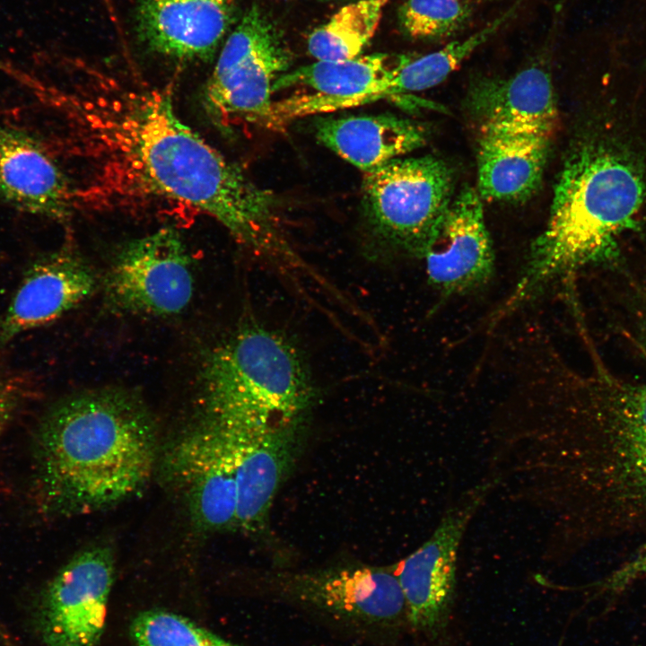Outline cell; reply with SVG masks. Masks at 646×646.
Segmentation results:
<instances>
[{"label":"cell","mask_w":646,"mask_h":646,"mask_svg":"<svg viewBox=\"0 0 646 646\" xmlns=\"http://www.w3.org/2000/svg\"><path fill=\"white\" fill-rule=\"evenodd\" d=\"M62 100L86 166L75 205L205 215L266 264L289 252L274 195L181 119L170 89L93 72Z\"/></svg>","instance_id":"1"},{"label":"cell","mask_w":646,"mask_h":646,"mask_svg":"<svg viewBox=\"0 0 646 646\" xmlns=\"http://www.w3.org/2000/svg\"><path fill=\"white\" fill-rule=\"evenodd\" d=\"M33 492L39 512L69 517L135 495L149 480L156 428L136 395L105 388L57 402L33 441Z\"/></svg>","instance_id":"2"},{"label":"cell","mask_w":646,"mask_h":646,"mask_svg":"<svg viewBox=\"0 0 646 646\" xmlns=\"http://www.w3.org/2000/svg\"><path fill=\"white\" fill-rule=\"evenodd\" d=\"M643 198V180L628 161L594 147L573 153L555 185L546 226L503 310L572 270L608 258Z\"/></svg>","instance_id":"3"},{"label":"cell","mask_w":646,"mask_h":646,"mask_svg":"<svg viewBox=\"0 0 646 646\" xmlns=\"http://www.w3.org/2000/svg\"><path fill=\"white\" fill-rule=\"evenodd\" d=\"M206 421L240 430L308 420L317 390L299 349L251 323L213 348L201 374Z\"/></svg>","instance_id":"4"},{"label":"cell","mask_w":646,"mask_h":646,"mask_svg":"<svg viewBox=\"0 0 646 646\" xmlns=\"http://www.w3.org/2000/svg\"><path fill=\"white\" fill-rule=\"evenodd\" d=\"M572 414L530 423L516 461L528 476H546L646 436V382L603 374Z\"/></svg>","instance_id":"5"},{"label":"cell","mask_w":646,"mask_h":646,"mask_svg":"<svg viewBox=\"0 0 646 646\" xmlns=\"http://www.w3.org/2000/svg\"><path fill=\"white\" fill-rule=\"evenodd\" d=\"M538 504L552 535L572 547L605 519H646V436L588 458L555 476Z\"/></svg>","instance_id":"6"},{"label":"cell","mask_w":646,"mask_h":646,"mask_svg":"<svg viewBox=\"0 0 646 646\" xmlns=\"http://www.w3.org/2000/svg\"><path fill=\"white\" fill-rule=\"evenodd\" d=\"M452 188L450 168L432 155L399 157L364 173L362 211L371 257L422 258Z\"/></svg>","instance_id":"7"},{"label":"cell","mask_w":646,"mask_h":646,"mask_svg":"<svg viewBox=\"0 0 646 646\" xmlns=\"http://www.w3.org/2000/svg\"><path fill=\"white\" fill-rule=\"evenodd\" d=\"M292 55L279 31L258 8H250L224 42L202 90V105L221 129L249 123L273 130L275 81Z\"/></svg>","instance_id":"8"},{"label":"cell","mask_w":646,"mask_h":646,"mask_svg":"<svg viewBox=\"0 0 646 646\" xmlns=\"http://www.w3.org/2000/svg\"><path fill=\"white\" fill-rule=\"evenodd\" d=\"M499 479L488 473L444 511L432 535L394 566L402 589L409 626L436 639L444 633L457 584L461 542L472 519L497 490Z\"/></svg>","instance_id":"9"},{"label":"cell","mask_w":646,"mask_h":646,"mask_svg":"<svg viewBox=\"0 0 646 646\" xmlns=\"http://www.w3.org/2000/svg\"><path fill=\"white\" fill-rule=\"evenodd\" d=\"M272 581L279 596L345 624L387 631L408 624L394 567L284 572L277 573Z\"/></svg>","instance_id":"10"},{"label":"cell","mask_w":646,"mask_h":646,"mask_svg":"<svg viewBox=\"0 0 646 646\" xmlns=\"http://www.w3.org/2000/svg\"><path fill=\"white\" fill-rule=\"evenodd\" d=\"M193 290L189 254L170 225L125 244L106 279L108 297L117 307L155 316L181 312Z\"/></svg>","instance_id":"11"},{"label":"cell","mask_w":646,"mask_h":646,"mask_svg":"<svg viewBox=\"0 0 646 646\" xmlns=\"http://www.w3.org/2000/svg\"><path fill=\"white\" fill-rule=\"evenodd\" d=\"M115 561L107 546L74 554L43 589L38 627L47 646H97L104 632Z\"/></svg>","instance_id":"12"},{"label":"cell","mask_w":646,"mask_h":646,"mask_svg":"<svg viewBox=\"0 0 646 646\" xmlns=\"http://www.w3.org/2000/svg\"><path fill=\"white\" fill-rule=\"evenodd\" d=\"M165 463L199 528L236 530L237 459L229 430L205 420L172 445Z\"/></svg>","instance_id":"13"},{"label":"cell","mask_w":646,"mask_h":646,"mask_svg":"<svg viewBox=\"0 0 646 646\" xmlns=\"http://www.w3.org/2000/svg\"><path fill=\"white\" fill-rule=\"evenodd\" d=\"M412 55L385 53L301 66L278 77L272 92L302 86L314 92L292 95L273 102L274 130H284L297 118L332 112L381 100L382 92Z\"/></svg>","instance_id":"14"},{"label":"cell","mask_w":646,"mask_h":646,"mask_svg":"<svg viewBox=\"0 0 646 646\" xmlns=\"http://www.w3.org/2000/svg\"><path fill=\"white\" fill-rule=\"evenodd\" d=\"M307 420L277 423L259 430H229L237 459L236 530L267 531L275 498L301 449ZM218 425V424H217Z\"/></svg>","instance_id":"15"},{"label":"cell","mask_w":646,"mask_h":646,"mask_svg":"<svg viewBox=\"0 0 646 646\" xmlns=\"http://www.w3.org/2000/svg\"><path fill=\"white\" fill-rule=\"evenodd\" d=\"M482 198L466 186L451 200L422 255L429 283L454 295L486 284L494 270V254Z\"/></svg>","instance_id":"16"},{"label":"cell","mask_w":646,"mask_h":646,"mask_svg":"<svg viewBox=\"0 0 646 646\" xmlns=\"http://www.w3.org/2000/svg\"><path fill=\"white\" fill-rule=\"evenodd\" d=\"M94 286L91 267L71 248L38 258L0 318V345L57 319L85 300Z\"/></svg>","instance_id":"17"},{"label":"cell","mask_w":646,"mask_h":646,"mask_svg":"<svg viewBox=\"0 0 646 646\" xmlns=\"http://www.w3.org/2000/svg\"><path fill=\"white\" fill-rule=\"evenodd\" d=\"M0 196L31 214L64 221L75 206L71 180L31 133L0 124Z\"/></svg>","instance_id":"18"},{"label":"cell","mask_w":646,"mask_h":646,"mask_svg":"<svg viewBox=\"0 0 646 646\" xmlns=\"http://www.w3.org/2000/svg\"><path fill=\"white\" fill-rule=\"evenodd\" d=\"M234 1L139 0V37L151 50L172 60L207 61L227 33Z\"/></svg>","instance_id":"19"},{"label":"cell","mask_w":646,"mask_h":646,"mask_svg":"<svg viewBox=\"0 0 646 646\" xmlns=\"http://www.w3.org/2000/svg\"><path fill=\"white\" fill-rule=\"evenodd\" d=\"M550 135L493 127H481L477 152V192L482 199L516 202L540 185Z\"/></svg>","instance_id":"20"},{"label":"cell","mask_w":646,"mask_h":646,"mask_svg":"<svg viewBox=\"0 0 646 646\" xmlns=\"http://www.w3.org/2000/svg\"><path fill=\"white\" fill-rule=\"evenodd\" d=\"M472 113L483 127L552 135L557 118L549 74L529 66L502 79H484L472 89Z\"/></svg>","instance_id":"21"},{"label":"cell","mask_w":646,"mask_h":646,"mask_svg":"<svg viewBox=\"0 0 646 646\" xmlns=\"http://www.w3.org/2000/svg\"><path fill=\"white\" fill-rule=\"evenodd\" d=\"M316 138L363 173L421 147L423 129L416 123L391 114L319 118Z\"/></svg>","instance_id":"22"},{"label":"cell","mask_w":646,"mask_h":646,"mask_svg":"<svg viewBox=\"0 0 646 646\" xmlns=\"http://www.w3.org/2000/svg\"><path fill=\"white\" fill-rule=\"evenodd\" d=\"M522 2L517 0L499 17L469 37L454 40L437 51L413 57L390 78L382 92L381 100L424 91L442 83L515 13Z\"/></svg>","instance_id":"23"},{"label":"cell","mask_w":646,"mask_h":646,"mask_svg":"<svg viewBox=\"0 0 646 646\" xmlns=\"http://www.w3.org/2000/svg\"><path fill=\"white\" fill-rule=\"evenodd\" d=\"M388 1L359 0L343 6L310 35V54L320 61L359 57L375 34Z\"/></svg>","instance_id":"24"},{"label":"cell","mask_w":646,"mask_h":646,"mask_svg":"<svg viewBox=\"0 0 646 646\" xmlns=\"http://www.w3.org/2000/svg\"><path fill=\"white\" fill-rule=\"evenodd\" d=\"M130 634L136 646H238L185 616L161 609L140 613Z\"/></svg>","instance_id":"25"},{"label":"cell","mask_w":646,"mask_h":646,"mask_svg":"<svg viewBox=\"0 0 646 646\" xmlns=\"http://www.w3.org/2000/svg\"><path fill=\"white\" fill-rule=\"evenodd\" d=\"M472 16L464 0H405L398 18L406 35L415 39L440 40L462 30Z\"/></svg>","instance_id":"26"},{"label":"cell","mask_w":646,"mask_h":646,"mask_svg":"<svg viewBox=\"0 0 646 646\" xmlns=\"http://www.w3.org/2000/svg\"><path fill=\"white\" fill-rule=\"evenodd\" d=\"M28 395V381L0 362V439Z\"/></svg>","instance_id":"27"},{"label":"cell","mask_w":646,"mask_h":646,"mask_svg":"<svg viewBox=\"0 0 646 646\" xmlns=\"http://www.w3.org/2000/svg\"><path fill=\"white\" fill-rule=\"evenodd\" d=\"M646 574V542L611 574L599 583L602 591L617 593Z\"/></svg>","instance_id":"28"},{"label":"cell","mask_w":646,"mask_h":646,"mask_svg":"<svg viewBox=\"0 0 646 646\" xmlns=\"http://www.w3.org/2000/svg\"><path fill=\"white\" fill-rule=\"evenodd\" d=\"M627 330L633 343L646 357V302L642 310L636 313L635 319Z\"/></svg>","instance_id":"29"},{"label":"cell","mask_w":646,"mask_h":646,"mask_svg":"<svg viewBox=\"0 0 646 646\" xmlns=\"http://www.w3.org/2000/svg\"><path fill=\"white\" fill-rule=\"evenodd\" d=\"M0 642L4 643L6 646H13L8 633L4 629V627L2 626L1 624H0Z\"/></svg>","instance_id":"30"},{"label":"cell","mask_w":646,"mask_h":646,"mask_svg":"<svg viewBox=\"0 0 646 646\" xmlns=\"http://www.w3.org/2000/svg\"><path fill=\"white\" fill-rule=\"evenodd\" d=\"M464 1H467V2H469V0H464Z\"/></svg>","instance_id":"31"}]
</instances>
